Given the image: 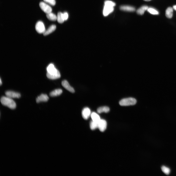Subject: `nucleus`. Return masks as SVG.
I'll use <instances>...</instances> for the list:
<instances>
[{
    "label": "nucleus",
    "mask_w": 176,
    "mask_h": 176,
    "mask_svg": "<svg viewBox=\"0 0 176 176\" xmlns=\"http://www.w3.org/2000/svg\"><path fill=\"white\" fill-rule=\"evenodd\" d=\"M57 20L58 22L59 23H62L65 21L63 17V13L62 12H59L58 13Z\"/></svg>",
    "instance_id": "nucleus-21"
},
{
    "label": "nucleus",
    "mask_w": 176,
    "mask_h": 176,
    "mask_svg": "<svg viewBox=\"0 0 176 176\" xmlns=\"http://www.w3.org/2000/svg\"><path fill=\"white\" fill-rule=\"evenodd\" d=\"M49 99V97L46 94H42L37 97L36 99V101L37 103L41 102H46Z\"/></svg>",
    "instance_id": "nucleus-11"
},
{
    "label": "nucleus",
    "mask_w": 176,
    "mask_h": 176,
    "mask_svg": "<svg viewBox=\"0 0 176 176\" xmlns=\"http://www.w3.org/2000/svg\"><path fill=\"white\" fill-rule=\"evenodd\" d=\"M147 10L149 12L152 14L158 15L159 13L158 11L152 8H148Z\"/></svg>",
    "instance_id": "nucleus-23"
},
{
    "label": "nucleus",
    "mask_w": 176,
    "mask_h": 176,
    "mask_svg": "<svg viewBox=\"0 0 176 176\" xmlns=\"http://www.w3.org/2000/svg\"><path fill=\"white\" fill-rule=\"evenodd\" d=\"M46 3H47L50 5L54 6L55 4V0H43Z\"/></svg>",
    "instance_id": "nucleus-25"
},
{
    "label": "nucleus",
    "mask_w": 176,
    "mask_h": 176,
    "mask_svg": "<svg viewBox=\"0 0 176 176\" xmlns=\"http://www.w3.org/2000/svg\"><path fill=\"white\" fill-rule=\"evenodd\" d=\"M173 8L176 11V5L174 6L173 7Z\"/></svg>",
    "instance_id": "nucleus-27"
},
{
    "label": "nucleus",
    "mask_w": 176,
    "mask_h": 176,
    "mask_svg": "<svg viewBox=\"0 0 176 176\" xmlns=\"http://www.w3.org/2000/svg\"><path fill=\"white\" fill-rule=\"evenodd\" d=\"M145 0V1H149L150 0Z\"/></svg>",
    "instance_id": "nucleus-29"
},
{
    "label": "nucleus",
    "mask_w": 176,
    "mask_h": 176,
    "mask_svg": "<svg viewBox=\"0 0 176 176\" xmlns=\"http://www.w3.org/2000/svg\"><path fill=\"white\" fill-rule=\"evenodd\" d=\"M91 117L92 121L97 122H98L100 120L99 115L95 112H92L91 114Z\"/></svg>",
    "instance_id": "nucleus-17"
},
{
    "label": "nucleus",
    "mask_w": 176,
    "mask_h": 176,
    "mask_svg": "<svg viewBox=\"0 0 176 176\" xmlns=\"http://www.w3.org/2000/svg\"><path fill=\"white\" fill-rule=\"evenodd\" d=\"M46 16L47 18L50 21H55L57 20V16L51 12L46 14Z\"/></svg>",
    "instance_id": "nucleus-20"
},
{
    "label": "nucleus",
    "mask_w": 176,
    "mask_h": 176,
    "mask_svg": "<svg viewBox=\"0 0 176 176\" xmlns=\"http://www.w3.org/2000/svg\"><path fill=\"white\" fill-rule=\"evenodd\" d=\"M148 7L147 6H143L138 9L137 11V13L139 15L143 14L145 11L147 10Z\"/></svg>",
    "instance_id": "nucleus-18"
},
{
    "label": "nucleus",
    "mask_w": 176,
    "mask_h": 176,
    "mask_svg": "<svg viewBox=\"0 0 176 176\" xmlns=\"http://www.w3.org/2000/svg\"><path fill=\"white\" fill-rule=\"evenodd\" d=\"M56 29V26L55 25H52L48 29L45 31L44 33V36L47 35L54 31Z\"/></svg>",
    "instance_id": "nucleus-14"
},
{
    "label": "nucleus",
    "mask_w": 176,
    "mask_h": 176,
    "mask_svg": "<svg viewBox=\"0 0 176 176\" xmlns=\"http://www.w3.org/2000/svg\"><path fill=\"white\" fill-rule=\"evenodd\" d=\"M39 5L41 10L46 14L51 12L52 9L51 7L45 2H41Z\"/></svg>",
    "instance_id": "nucleus-5"
},
{
    "label": "nucleus",
    "mask_w": 176,
    "mask_h": 176,
    "mask_svg": "<svg viewBox=\"0 0 176 176\" xmlns=\"http://www.w3.org/2000/svg\"><path fill=\"white\" fill-rule=\"evenodd\" d=\"M46 76L49 79H55L60 78L61 76L60 73L59 71L56 73L52 74H50L47 73Z\"/></svg>",
    "instance_id": "nucleus-13"
},
{
    "label": "nucleus",
    "mask_w": 176,
    "mask_h": 176,
    "mask_svg": "<svg viewBox=\"0 0 176 176\" xmlns=\"http://www.w3.org/2000/svg\"><path fill=\"white\" fill-rule=\"evenodd\" d=\"M62 85L64 88L69 92L72 93L75 92L74 89L70 85L67 80L63 81L62 82Z\"/></svg>",
    "instance_id": "nucleus-9"
},
{
    "label": "nucleus",
    "mask_w": 176,
    "mask_h": 176,
    "mask_svg": "<svg viewBox=\"0 0 176 176\" xmlns=\"http://www.w3.org/2000/svg\"><path fill=\"white\" fill-rule=\"evenodd\" d=\"M63 16L64 20H66L67 19L68 17V13L66 12L63 13Z\"/></svg>",
    "instance_id": "nucleus-26"
},
{
    "label": "nucleus",
    "mask_w": 176,
    "mask_h": 176,
    "mask_svg": "<svg viewBox=\"0 0 176 176\" xmlns=\"http://www.w3.org/2000/svg\"><path fill=\"white\" fill-rule=\"evenodd\" d=\"M62 91L60 89H56L51 92L49 94L50 96L54 97L60 95L62 93Z\"/></svg>",
    "instance_id": "nucleus-15"
},
{
    "label": "nucleus",
    "mask_w": 176,
    "mask_h": 176,
    "mask_svg": "<svg viewBox=\"0 0 176 176\" xmlns=\"http://www.w3.org/2000/svg\"><path fill=\"white\" fill-rule=\"evenodd\" d=\"M107 126L106 121L103 119H100L98 122V128L101 132H104L106 129Z\"/></svg>",
    "instance_id": "nucleus-6"
},
{
    "label": "nucleus",
    "mask_w": 176,
    "mask_h": 176,
    "mask_svg": "<svg viewBox=\"0 0 176 176\" xmlns=\"http://www.w3.org/2000/svg\"><path fill=\"white\" fill-rule=\"evenodd\" d=\"M2 84V82L1 80V78H0V85H1Z\"/></svg>",
    "instance_id": "nucleus-28"
},
{
    "label": "nucleus",
    "mask_w": 176,
    "mask_h": 176,
    "mask_svg": "<svg viewBox=\"0 0 176 176\" xmlns=\"http://www.w3.org/2000/svg\"><path fill=\"white\" fill-rule=\"evenodd\" d=\"M1 104L11 109H15L16 104L15 101L11 98L7 96L2 97L0 100Z\"/></svg>",
    "instance_id": "nucleus-2"
},
{
    "label": "nucleus",
    "mask_w": 176,
    "mask_h": 176,
    "mask_svg": "<svg viewBox=\"0 0 176 176\" xmlns=\"http://www.w3.org/2000/svg\"><path fill=\"white\" fill-rule=\"evenodd\" d=\"M116 5L114 2L110 0H106L104 2V5L103 11L104 16H108L112 12L114 9V7Z\"/></svg>",
    "instance_id": "nucleus-1"
},
{
    "label": "nucleus",
    "mask_w": 176,
    "mask_h": 176,
    "mask_svg": "<svg viewBox=\"0 0 176 176\" xmlns=\"http://www.w3.org/2000/svg\"><path fill=\"white\" fill-rule=\"evenodd\" d=\"M161 170L164 173L167 175H168L170 172V169L165 166H162Z\"/></svg>",
    "instance_id": "nucleus-24"
},
{
    "label": "nucleus",
    "mask_w": 176,
    "mask_h": 176,
    "mask_svg": "<svg viewBox=\"0 0 176 176\" xmlns=\"http://www.w3.org/2000/svg\"><path fill=\"white\" fill-rule=\"evenodd\" d=\"M35 29L36 31L39 33H44L46 31L43 23L40 21H38L36 23Z\"/></svg>",
    "instance_id": "nucleus-4"
},
{
    "label": "nucleus",
    "mask_w": 176,
    "mask_h": 176,
    "mask_svg": "<svg viewBox=\"0 0 176 176\" xmlns=\"http://www.w3.org/2000/svg\"><path fill=\"white\" fill-rule=\"evenodd\" d=\"M98 122L92 121L90 123V127L92 130H94L98 127Z\"/></svg>",
    "instance_id": "nucleus-22"
},
{
    "label": "nucleus",
    "mask_w": 176,
    "mask_h": 176,
    "mask_svg": "<svg viewBox=\"0 0 176 176\" xmlns=\"http://www.w3.org/2000/svg\"><path fill=\"white\" fill-rule=\"evenodd\" d=\"M47 73L51 74L56 73L59 71L52 64H50L48 66L47 68Z\"/></svg>",
    "instance_id": "nucleus-10"
},
{
    "label": "nucleus",
    "mask_w": 176,
    "mask_h": 176,
    "mask_svg": "<svg viewBox=\"0 0 176 176\" xmlns=\"http://www.w3.org/2000/svg\"><path fill=\"white\" fill-rule=\"evenodd\" d=\"M6 96L11 98H19L21 96L20 93L11 91H8L5 92Z\"/></svg>",
    "instance_id": "nucleus-7"
},
{
    "label": "nucleus",
    "mask_w": 176,
    "mask_h": 176,
    "mask_svg": "<svg viewBox=\"0 0 176 176\" xmlns=\"http://www.w3.org/2000/svg\"><path fill=\"white\" fill-rule=\"evenodd\" d=\"M173 9L172 8L169 7L165 11V15L169 18H171L173 16Z\"/></svg>",
    "instance_id": "nucleus-16"
},
{
    "label": "nucleus",
    "mask_w": 176,
    "mask_h": 176,
    "mask_svg": "<svg viewBox=\"0 0 176 176\" xmlns=\"http://www.w3.org/2000/svg\"><path fill=\"white\" fill-rule=\"evenodd\" d=\"M120 9L122 11L130 12L134 11L135 10L134 7L128 5L121 6L120 7Z\"/></svg>",
    "instance_id": "nucleus-12"
},
{
    "label": "nucleus",
    "mask_w": 176,
    "mask_h": 176,
    "mask_svg": "<svg viewBox=\"0 0 176 176\" xmlns=\"http://www.w3.org/2000/svg\"><path fill=\"white\" fill-rule=\"evenodd\" d=\"M136 102V99L132 98H129L122 99L119 102L120 105L121 106H128L135 105Z\"/></svg>",
    "instance_id": "nucleus-3"
},
{
    "label": "nucleus",
    "mask_w": 176,
    "mask_h": 176,
    "mask_svg": "<svg viewBox=\"0 0 176 176\" xmlns=\"http://www.w3.org/2000/svg\"><path fill=\"white\" fill-rule=\"evenodd\" d=\"M110 110L109 108L107 106H103L100 107L97 110V112L99 113H101L103 112L107 113Z\"/></svg>",
    "instance_id": "nucleus-19"
},
{
    "label": "nucleus",
    "mask_w": 176,
    "mask_h": 176,
    "mask_svg": "<svg viewBox=\"0 0 176 176\" xmlns=\"http://www.w3.org/2000/svg\"><path fill=\"white\" fill-rule=\"evenodd\" d=\"M83 118L85 119H87L91 115L90 110L88 107L84 108L82 112Z\"/></svg>",
    "instance_id": "nucleus-8"
}]
</instances>
